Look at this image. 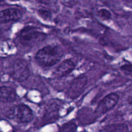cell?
Instances as JSON below:
<instances>
[{"label":"cell","mask_w":132,"mask_h":132,"mask_svg":"<svg viewBox=\"0 0 132 132\" xmlns=\"http://www.w3.org/2000/svg\"><path fill=\"white\" fill-rule=\"evenodd\" d=\"M128 126L125 123H117L106 125L101 130L100 132H129Z\"/></svg>","instance_id":"11"},{"label":"cell","mask_w":132,"mask_h":132,"mask_svg":"<svg viewBox=\"0 0 132 132\" xmlns=\"http://www.w3.org/2000/svg\"><path fill=\"white\" fill-rule=\"evenodd\" d=\"M0 98L3 103H12L17 100L18 95L15 90L9 86H2L0 90Z\"/></svg>","instance_id":"9"},{"label":"cell","mask_w":132,"mask_h":132,"mask_svg":"<svg viewBox=\"0 0 132 132\" xmlns=\"http://www.w3.org/2000/svg\"><path fill=\"white\" fill-rule=\"evenodd\" d=\"M96 117L97 116L95 115V112H94V113L92 114L91 112H89L88 110L86 111H85L84 110H82V112H80V115H79V121H81V123L89 124L94 122Z\"/></svg>","instance_id":"12"},{"label":"cell","mask_w":132,"mask_h":132,"mask_svg":"<svg viewBox=\"0 0 132 132\" xmlns=\"http://www.w3.org/2000/svg\"><path fill=\"white\" fill-rule=\"evenodd\" d=\"M23 16V12L18 8H9L2 10L0 12V23L1 24L15 21Z\"/></svg>","instance_id":"7"},{"label":"cell","mask_w":132,"mask_h":132,"mask_svg":"<svg viewBox=\"0 0 132 132\" xmlns=\"http://www.w3.org/2000/svg\"><path fill=\"white\" fill-rule=\"evenodd\" d=\"M88 83L87 77L81 75L72 81L67 90V97L70 99H76L83 92Z\"/></svg>","instance_id":"6"},{"label":"cell","mask_w":132,"mask_h":132,"mask_svg":"<svg viewBox=\"0 0 132 132\" xmlns=\"http://www.w3.org/2000/svg\"><path fill=\"white\" fill-rule=\"evenodd\" d=\"M81 132H85V131H81Z\"/></svg>","instance_id":"18"},{"label":"cell","mask_w":132,"mask_h":132,"mask_svg":"<svg viewBox=\"0 0 132 132\" xmlns=\"http://www.w3.org/2000/svg\"><path fill=\"white\" fill-rule=\"evenodd\" d=\"M46 34L33 27H26L18 35V42L24 47L31 48L39 45L46 38Z\"/></svg>","instance_id":"2"},{"label":"cell","mask_w":132,"mask_h":132,"mask_svg":"<svg viewBox=\"0 0 132 132\" xmlns=\"http://www.w3.org/2000/svg\"><path fill=\"white\" fill-rule=\"evenodd\" d=\"M120 69L125 76L132 77V64H125L124 65L121 66Z\"/></svg>","instance_id":"15"},{"label":"cell","mask_w":132,"mask_h":132,"mask_svg":"<svg viewBox=\"0 0 132 132\" xmlns=\"http://www.w3.org/2000/svg\"><path fill=\"white\" fill-rule=\"evenodd\" d=\"M98 15L103 20H108L112 18L110 12L106 9H102L98 11Z\"/></svg>","instance_id":"14"},{"label":"cell","mask_w":132,"mask_h":132,"mask_svg":"<svg viewBox=\"0 0 132 132\" xmlns=\"http://www.w3.org/2000/svg\"><path fill=\"white\" fill-rule=\"evenodd\" d=\"M119 97L116 93H111L104 97L97 104L95 113L97 117H100L113 109L117 104Z\"/></svg>","instance_id":"5"},{"label":"cell","mask_w":132,"mask_h":132,"mask_svg":"<svg viewBox=\"0 0 132 132\" xmlns=\"http://www.w3.org/2000/svg\"><path fill=\"white\" fill-rule=\"evenodd\" d=\"M37 14L41 18H42L45 20H48V19H51L52 18V13L50 12V11L45 10V9H39V10H37Z\"/></svg>","instance_id":"16"},{"label":"cell","mask_w":132,"mask_h":132,"mask_svg":"<svg viewBox=\"0 0 132 132\" xmlns=\"http://www.w3.org/2000/svg\"><path fill=\"white\" fill-rule=\"evenodd\" d=\"M77 126L73 121H70L64 124L59 129V132H76Z\"/></svg>","instance_id":"13"},{"label":"cell","mask_w":132,"mask_h":132,"mask_svg":"<svg viewBox=\"0 0 132 132\" xmlns=\"http://www.w3.org/2000/svg\"><path fill=\"white\" fill-rule=\"evenodd\" d=\"M63 55L61 48L57 45H49L39 49L35 55V59L39 65L50 67L59 62Z\"/></svg>","instance_id":"1"},{"label":"cell","mask_w":132,"mask_h":132,"mask_svg":"<svg viewBox=\"0 0 132 132\" xmlns=\"http://www.w3.org/2000/svg\"><path fill=\"white\" fill-rule=\"evenodd\" d=\"M9 74L13 79L18 82H23L28 79L30 75V68L26 60L18 59L10 65Z\"/></svg>","instance_id":"4"},{"label":"cell","mask_w":132,"mask_h":132,"mask_svg":"<svg viewBox=\"0 0 132 132\" xmlns=\"http://www.w3.org/2000/svg\"><path fill=\"white\" fill-rule=\"evenodd\" d=\"M57 107V106L56 105L52 104L46 108L43 117V122L44 123H50L57 119L58 110Z\"/></svg>","instance_id":"10"},{"label":"cell","mask_w":132,"mask_h":132,"mask_svg":"<svg viewBox=\"0 0 132 132\" xmlns=\"http://www.w3.org/2000/svg\"><path fill=\"white\" fill-rule=\"evenodd\" d=\"M127 102L130 105L132 106V95H130V96H128V97L127 99Z\"/></svg>","instance_id":"17"},{"label":"cell","mask_w":132,"mask_h":132,"mask_svg":"<svg viewBox=\"0 0 132 132\" xmlns=\"http://www.w3.org/2000/svg\"><path fill=\"white\" fill-rule=\"evenodd\" d=\"M76 67V64L71 59H66L63 61L55 69L54 74L57 77H64L73 72Z\"/></svg>","instance_id":"8"},{"label":"cell","mask_w":132,"mask_h":132,"mask_svg":"<svg viewBox=\"0 0 132 132\" xmlns=\"http://www.w3.org/2000/svg\"><path fill=\"white\" fill-rule=\"evenodd\" d=\"M6 117L18 123H29L33 120L34 113L32 110L23 104L13 106L6 113Z\"/></svg>","instance_id":"3"}]
</instances>
